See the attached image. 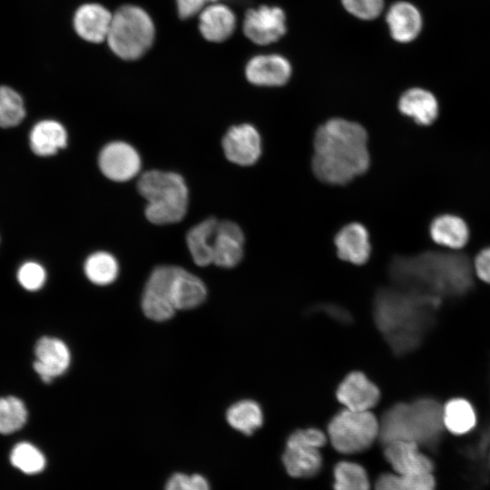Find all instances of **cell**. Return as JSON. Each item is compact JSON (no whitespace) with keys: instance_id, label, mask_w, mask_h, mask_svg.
Returning a JSON list of instances; mask_svg holds the SVG:
<instances>
[{"instance_id":"obj_17","label":"cell","mask_w":490,"mask_h":490,"mask_svg":"<svg viewBox=\"0 0 490 490\" xmlns=\"http://www.w3.org/2000/svg\"><path fill=\"white\" fill-rule=\"evenodd\" d=\"M199 28L207 41L225 42L233 35L237 28L236 14L226 4H209L200 12Z\"/></svg>"},{"instance_id":"obj_24","label":"cell","mask_w":490,"mask_h":490,"mask_svg":"<svg viewBox=\"0 0 490 490\" xmlns=\"http://www.w3.org/2000/svg\"><path fill=\"white\" fill-rule=\"evenodd\" d=\"M218 220L209 218L191 228L186 236L188 249L198 266L212 263V243Z\"/></svg>"},{"instance_id":"obj_4","label":"cell","mask_w":490,"mask_h":490,"mask_svg":"<svg viewBox=\"0 0 490 490\" xmlns=\"http://www.w3.org/2000/svg\"><path fill=\"white\" fill-rule=\"evenodd\" d=\"M154 35L150 15L141 7L127 5L113 14L106 42L118 57L136 60L150 49Z\"/></svg>"},{"instance_id":"obj_16","label":"cell","mask_w":490,"mask_h":490,"mask_svg":"<svg viewBox=\"0 0 490 490\" xmlns=\"http://www.w3.org/2000/svg\"><path fill=\"white\" fill-rule=\"evenodd\" d=\"M385 23L390 37L397 43L408 44L414 41L422 29V16L413 4L397 1L384 13Z\"/></svg>"},{"instance_id":"obj_23","label":"cell","mask_w":490,"mask_h":490,"mask_svg":"<svg viewBox=\"0 0 490 490\" xmlns=\"http://www.w3.org/2000/svg\"><path fill=\"white\" fill-rule=\"evenodd\" d=\"M29 143L36 155L51 156L66 146L67 133L64 127L56 121H40L30 132Z\"/></svg>"},{"instance_id":"obj_1","label":"cell","mask_w":490,"mask_h":490,"mask_svg":"<svg viewBox=\"0 0 490 490\" xmlns=\"http://www.w3.org/2000/svg\"><path fill=\"white\" fill-rule=\"evenodd\" d=\"M311 167L322 182L345 185L370 165L368 132L358 122L332 118L321 124L313 140Z\"/></svg>"},{"instance_id":"obj_31","label":"cell","mask_w":490,"mask_h":490,"mask_svg":"<svg viewBox=\"0 0 490 490\" xmlns=\"http://www.w3.org/2000/svg\"><path fill=\"white\" fill-rule=\"evenodd\" d=\"M24 116L25 108L21 95L9 86L0 85V127L17 126Z\"/></svg>"},{"instance_id":"obj_10","label":"cell","mask_w":490,"mask_h":490,"mask_svg":"<svg viewBox=\"0 0 490 490\" xmlns=\"http://www.w3.org/2000/svg\"><path fill=\"white\" fill-rule=\"evenodd\" d=\"M222 149L230 162L250 166L257 162L261 155V136L252 124L234 125L223 136Z\"/></svg>"},{"instance_id":"obj_5","label":"cell","mask_w":490,"mask_h":490,"mask_svg":"<svg viewBox=\"0 0 490 490\" xmlns=\"http://www.w3.org/2000/svg\"><path fill=\"white\" fill-rule=\"evenodd\" d=\"M380 424L370 411L345 408L328 426V436L339 453L351 455L367 450L379 436Z\"/></svg>"},{"instance_id":"obj_34","label":"cell","mask_w":490,"mask_h":490,"mask_svg":"<svg viewBox=\"0 0 490 490\" xmlns=\"http://www.w3.org/2000/svg\"><path fill=\"white\" fill-rule=\"evenodd\" d=\"M17 280L24 289L36 291L44 285L46 271L40 263L27 261L18 269Z\"/></svg>"},{"instance_id":"obj_26","label":"cell","mask_w":490,"mask_h":490,"mask_svg":"<svg viewBox=\"0 0 490 490\" xmlns=\"http://www.w3.org/2000/svg\"><path fill=\"white\" fill-rule=\"evenodd\" d=\"M229 425L237 431L250 436L263 423V412L254 400L243 399L231 405L226 413Z\"/></svg>"},{"instance_id":"obj_15","label":"cell","mask_w":490,"mask_h":490,"mask_svg":"<svg viewBox=\"0 0 490 490\" xmlns=\"http://www.w3.org/2000/svg\"><path fill=\"white\" fill-rule=\"evenodd\" d=\"M243 246L244 234L237 223L218 221L212 243V263L222 268L235 267L242 260Z\"/></svg>"},{"instance_id":"obj_13","label":"cell","mask_w":490,"mask_h":490,"mask_svg":"<svg viewBox=\"0 0 490 490\" xmlns=\"http://www.w3.org/2000/svg\"><path fill=\"white\" fill-rule=\"evenodd\" d=\"M34 354V368L45 383L63 375L71 363L69 348L57 338H41L35 344Z\"/></svg>"},{"instance_id":"obj_21","label":"cell","mask_w":490,"mask_h":490,"mask_svg":"<svg viewBox=\"0 0 490 490\" xmlns=\"http://www.w3.org/2000/svg\"><path fill=\"white\" fill-rule=\"evenodd\" d=\"M429 234L434 242L442 247L459 250L469 240V229L459 216L445 213L436 217L430 223Z\"/></svg>"},{"instance_id":"obj_6","label":"cell","mask_w":490,"mask_h":490,"mask_svg":"<svg viewBox=\"0 0 490 490\" xmlns=\"http://www.w3.org/2000/svg\"><path fill=\"white\" fill-rule=\"evenodd\" d=\"M327 443L326 435L309 427L294 431L287 439L282 463L287 473L297 478L316 475L322 467L319 449Z\"/></svg>"},{"instance_id":"obj_30","label":"cell","mask_w":490,"mask_h":490,"mask_svg":"<svg viewBox=\"0 0 490 490\" xmlns=\"http://www.w3.org/2000/svg\"><path fill=\"white\" fill-rule=\"evenodd\" d=\"M27 420L24 403L14 396L0 397V434L8 435L21 429Z\"/></svg>"},{"instance_id":"obj_37","label":"cell","mask_w":490,"mask_h":490,"mask_svg":"<svg viewBox=\"0 0 490 490\" xmlns=\"http://www.w3.org/2000/svg\"><path fill=\"white\" fill-rule=\"evenodd\" d=\"M474 266L477 277L490 284V246L478 252Z\"/></svg>"},{"instance_id":"obj_11","label":"cell","mask_w":490,"mask_h":490,"mask_svg":"<svg viewBox=\"0 0 490 490\" xmlns=\"http://www.w3.org/2000/svg\"><path fill=\"white\" fill-rule=\"evenodd\" d=\"M98 163L103 174L114 181L131 180L141 169L138 152L123 142L105 145L99 154Z\"/></svg>"},{"instance_id":"obj_22","label":"cell","mask_w":490,"mask_h":490,"mask_svg":"<svg viewBox=\"0 0 490 490\" xmlns=\"http://www.w3.org/2000/svg\"><path fill=\"white\" fill-rule=\"evenodd\" d=\"M172 301L175 309H191L201 305L207 297L203 281L178 267L172 283Z\"/></svg>"},{"instance_id":"obj_12","label":"cell","mask_w":490,"mask_h":490,"mask_svg":"<svg viewBox=\"0 0 490 490\" xmlns=\"http://www.w3.org/2000/svg\"><path fill=\"white\" fill-rule=\"evenodd\" d=\"M384 456L394 473L405 475L432 473L431 459L419 448V444L408 440H396L385 444Z\"/></svg>"},{"instance_id":"obj_7","label":"cell","mask_w":490,"mask_h":490,"mask_svg":"<svg viewBox=\"0 0 490 490\" xmlns=\"http://www.w3.org/2000/svg\"><path fill=\"white\" fill-rule=\"evenodd\" d=\"M241 29L251 44L259 47H269L287 34L288 15L279 5L261 4L246 10Z\"/></svg>"},{"instance_id":"obj_36","label":"cell","mask_w":490,"mask_h":490,"mask_svg":"<svg viewBox=\"0 0 490 490\" xmlns=\"http://www.w3.org/2000/svg\"><path fill=\"white\" fill-rule=\"evenodd\" d=\"M220 0H176L178 14L187 19L200 13L206 5Z\"/></svg>"},{"instance_id":"obj_33","label":"cell","mask_w":490,"mask_h":490,"mask_svg":"<svg viewBox=\"0 0 490 490\" xmlns=\"http://www.w3.org/2000/svg\"><path fill=\"white\" fill-rule=\"evenodd\" d=\"M342 9L353 18L372 22L384 15L385 0H339Z\"/></svg>"},{"instance_id":"obj_25","label":"cell","mask_w":490,"mask_h":490,"mask_svg":"<svg viewBox=\"0 0 490 490\" xmlns=\"http://www.w3.org/2000/svg\"><path fill=\"white\" fill-rule=\"evenodd\" d=\"M444 426L454 435H465L476 424V415L473 406L464 398L449 400L442 410Z\"/></svg>"},{"instance_id":"obj_35","label":"cell","mask_w":490,"mask_h":490,"mask_svg":"<svg viewBox=\"0 0 490 490\" xmlns=\"http://www.w3.org/2000/svg\"><path fill=\"white\" fill-rule=\"evenodd\" d=\"M164 490H211V486L200 474L175 473L166 482Z\"/></svg>"},{"instance_id":"obj_32","label":"cell","mask_w":490,"mask_h":490,"mask_svg":"<svg viewBox=\"0 0 490 490\" xmlns=\"http://www.w3.org/2000/svg\"><path fill=\"white\" fill-rule=\"evenodd\" d=\"M14 466L27 475H34L44 470L46 461L44 454L29 442L16 444L10 454Z\"/></svg>"},{"instance_id":"obj_19","label":"cell","mask_w":490,"mask_h":490,"mask_svg":"<svg viewBox=\"0 0 490 490\" xmlns=\"http://www.w3.org/2000/svg\"><path fill=\"white\" fill-rule=\"evenodd\" d=\"M113 19V14L98 4L81 5L74 16V27L83 40L100 44L106 41Z\"/></svg>"},{"instance_id":"obj_3","label":"cell","mask_w":490,"mask_h":490,"mask_svg":"<svg viewBox=\"0 0 490 490\" xmlns=\"http://www.w3.org/2000/svg\"><path fill=\"white\" fill-rule=\"evenodd\" d=\"M137 189L147 201L145 216L152 223H175L185 216L188 189L180 174L159 170L146 172L139 179Z\"/></svg>"},{"instance_id":"obj_38","label":"cell","mask_w":490,"mask_h":490,"mask_svg":"<svg viewBox=\"0 0 490 490\" xmlns=\"http://www.w3.org/2000/svg\"><path fill=\"white\" fill-rule=\"evenodd\" d=\"M319 312H323L332 319L339 323H348L351 321V315L344 308L335 304H322L317 306Z\"/></svg>"},{"instance_id":"obj_28","label":"cell","mask_w":490,"mask_h":490,"mask_svg":"<svg viewBox=\"0 0 490 490\" xmlns=\"http://www.w3.org/2000/svg\"><path fill=\"white\" fill-rule=\"evenodd\" d=\"M334 490H370V481L366 469L351 461L336 464L333 470Z\"/></svg>"},{"instance_id":"obj_18","label":"cell","mask_w":490,"mask_h":490,"mask_svg":"<svg viewBox=\"0 0 490 490\" xmlns=\"http://www.w3.org/2000/svg\"><path fill=\"white\" fill-rule=\"evenodd\" d=\"M334 243L338 256L355 265L366 263L371 253L368 231L359 222L343 226L336 234Z\"/></svg>"},{"instance_id":"obj_9","label":"cell","mask_w":490,"mask_h":490,"mask_svg":"<svg viewBox=\"0 0 490 490\" xmlns=\"http://www.w3.org/2000/svg\"><path fill=\"white\" fill-rule=\"evenodd\" d=\"M293 74L289 58L278 52H260L250 56L244 67L246 80L258 87H281Z\"/></svg>"},{"instance_id":"obj_20","label":"cell","mask_w":490,"mask_h":490,"mask_svg":"<svg viewBox=\"0 0 490 490\" xmlns=\"http://www.w3.org/2000/svg\"><path fill=\"white\" fill-rule=\"evenodd\" d=\"M399 112L420 125L432 124L438 116L439 105L436 96L421 87L406 90L399 97Z\"/></svg>"},{"instance_id":"obj_8","label":"cell","mask_w":490,"mask_h":490,"mask_svg":"<svg viewBox=\"0 0 490 490\" xmlns=\"http://www.w3.org/2000/svg\"><path fill=\"white\" fill-rule=\"evenodd\" d=\"M178 266L163 265L153 270L144 288L142 308L155 321L170 319L175 313L172 301V283Z\"/></svg>"},{"instance_id":"obj_14","label":"cell","mask_w":490,"mask_h":490,"mask_svg":"<svg viewBox=\"0 0 490 490\" xmlns=\"http://www.w3.org/2000/svg\"><path fill=\"white\" fill-rule=\"evenodd\" d=\"M337 398L348 409L369 411L379 401L380 391L366 375L354 371L339 384Z\"/></svg>"},{"instance_id":"obj_29","label":"cell","mask_w":490,"mask_h":490,"mask_svg":"<svg viewBox=\"0 0 490 490\" xmlns=\"http://www.w3.org/2000/svg\"><path fill=\"white\" fill-rule=\"evenodd\" d=\"M436 481L432 473L405 475L386 473L376 481L375 490H435Z\"/></svg>"},{"instance_id":"obj_27","label":"cell","mask_w":490,"mask_h":490,"mask_svg":"<svg viewBox=\"0 0 490 490\" xmlns=\"http://www.w3.org/2000/svg\"><path fill=\"white\" fill-rule=\"evenodd\" d=\"M83 269L88 279L99 286L113 283L119 273V265L116 259L105 251H97L91 254L86 259Z\"/></svg>"},{"instance_id":"obj_2","label":"cell","mask_w":490,"mask_h":490,"mask_svg":"<svg viewBox=\"0 0 490 490\" xmlns=\"http://www.w3.org/2000/svg\"><path fill=\"white\" fill-rule=\"evenodd\" d=\"M442 410L443 407L429 398L396 404L379 423V437L384 444L408 440L432 446L437 442L444 426Z\"/></svg>"}]
</instances>
